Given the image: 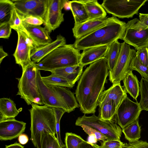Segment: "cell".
Here are the masks:
<instances>
[{
    "label": "cell",
    "instance_id": "1",
    "mask_svg": "<svg viewBox=\"0 0 148 148\" xmlns=\"http://www.w3.org/2000/svg\"><path fill=\"white\" fill-rule=\"evenodd\" d=\"M109 74L105 58L90 64L82 73L75 94L80 110L84 114H94L96 112L99 97Z\"/></svg>",
    "mask_w": 148,
    "mask_h": 148
},
{
    "label": "cell",
    "instance_id": "2",
    "mask_svg": "<svg viewBox=\"0 0 148 148\" xmlns=\"http://www.w3.org/2000/svg\"><path fill=\"white\" fill-rule=\"evenodd\" d=\"M127 27V23L116 17L106 25L92 33L76 39L73 44L79 51L96 47L110 46L121 39Z\"/></svg>",
    "mask_w": 148,
    "mask_h": 148
},
{
    "label": "cell",
    "instance_id": "3",
    "mask_svg": "<svg viewBox=\"0 0 148 148\" xmlns=\"http://www.w3.org/2000/svg\"><path fill=\"white\" fill-rule=\"evenodd\" d=\"M40 70L37 71V85L44 105L59 108L69 113L79 107L74 94L69 89L60 86L48 87L43 82Z\"/></svg>",
    "mask_w": 148,
    "mask_h": 148
},
{
    "label": "cell",
    "instance_id": "4",
    "mask_svg": "<svg viewBox=\"0 0 148 148\" xmlns=\"http://www.w3.org/2000/svg\"><path fill=\"white\" fill-rule=\"evenodd\" d=\"M29 110L30 115V140L36 148H41L40 139L42 133L46 131L55 135L56 120L52 108L45 105L31 104Z\"/></svg>",
    "mask_w": 148,
    "mask_h": 148
},
{
    "label": "cell",
    "instance_id": "5",
    "mask_svg": "<svg viewBox=\"0 0 148 148\" xmlns=\"http://www.w3.org/2000/svg\"><path fill=\"white\" fill-rule=\"evenodd\" d=\"M81 53L73 44L59 47L36 63L39 70L51 71L55 69L79 64Z\"/></svg>",
    "mask_w": 148,
    "mask_h": 148
},
{
    "label": "cell",
    "instance_id": "6",
    "mask_svg": "<svg viewBox=\"0 0 148 148\" xmlns=\"http://www.w3.org/2000/svg\"><path fill=\"white\" fill-rule=\"evenodd\" d=\"M38 69L36 63L32 62L22 71L18 81V90L16 95L20 96L28 105L32 103L44 105L40 95L37 85Z\"/></svg>",
    "mask_w": 148,
    "mask_h": 148
},
{
    "label": "cell",
    "instance_id": "7",
    "mask_svg": "<svg viewBox=\"0 0 148 148\" xmlns=\"http://www.w3.org/2000/svg\"><path fill=\"white\" fill-rule=\"evenodd\" d=\"M114 118L110 121L101 119L94 114L90 116L85 114L78 117L75 122L77 126L84 125L91 127L97 130L107 138V140H118L122 135V130L116 123Z\"/></svg>",
    "mask_w": 148,
    "mask_h": 148
},
{
    "label": "cell",
    "instance_id": "8",
    "mask_svg": "<svg viewBox=\"0 0 148 148\" xmlns=\"http://www.w3.org/2000/svg\"><path fill=\"white\" fill-rule=\"evenodd\" d=\"M148 0H104L101 5L106 12L120 18H132Z\"/></svg>",
    "mask_w": 148,
    "mask_h": 148
},
{
    "label": "cell",
    "instance_id": "9",
    "mask_svg": "<svg viewBox=\"0 0 148 148\" xmlns=\"http://www.w3.org/2000/svg\"><path fill=\"white\" fill-rule=\"evenodd\" d=\"M15 30L17 33L18 41L13 56L16 63L21 66L23 71L33 62L31 58V53L36 47L23 25Z\"/></svg>",
    "mask_w": 148,
    "mask_h": 148
},
{
    "label": "cell",
    "instance_id": "10",
    "mask_svg": "<svg viewBox=\"0 0 148 148\" xmlns=\"http://www.w3.org/2000/svg\"><path fill=\"white\" fill-rule=\"evenodd\" d=\"M136 50L125 42L121 43L119 54L112 73L109 74V80L112 84L120 82L129 71L132 58L136 55Z\"/></svg>",
    "mask_w": 148,
    "mask_h": 148
},
{
    "label": "cell",
    "instance_id": "11",
    "mask_svg": "<svg viewBox=\"0 0 148 148\" xmlns=\"http://www.w3.org/2000/svg\"><path fill=\"white\" fill-rule=\"evenodd\" d=\"M139 103L134 102L127 96L118 107L116 112L118 124L122 129L138 120L142 111Z\"/></svg>",
    "mask_w": 148,
    "mask_h": 148
},
{
    "label": "cell",
    "instance_id": "12",
    "mask_svg": "<svg viewBox=\"0 0 148 148\" xmlns=\"http://www.w3.org/2000/svg\"><path fill=\"white\" fill-rule=\"evenodd\" d=\"M69 1L65 0H47L44 18L45 27L49 33L58 28L64 21L62 10Z\"/></svg>",
    "mask_w": 148,
    "mask_h": 148
},
{
    "label": "cell",
    "instance_id": "13",
    "mask_svg": "<svg viewBox=\"0 0 148 148\" xmlns=\"http://www.w3.org/2000/svg\"><path fill=\"white\" fill-rule=\"evenodd\" d=\"M15 8L22 16H33L44 21L47 0H13Z\"/></svg>",
    "mask_w": 148,
    "mask_h": 148
},
{
    "label": "cell",
    "instance_id": "14",
    "mask_svg": "<svg viewBox=\"0 0 148 148\" xmlns=\"http://www.w3.org/2000/svg\"><path fill=\"white\" fill-rule=\"evenodd\" d=\"M26 125L25 123L15 118L0 121V140H11L18 137L25 131Z\"/></svg>",
    "mask_w": 148,
    "mask_h": 148
},
{
    "label": "cell",
    "instance_id": "15",
    "mask_svg": "<svg viewBox=\"0 0 148 148\" xmlns=\"http://www.w3.org/2000/svg\"><path fill=\"white\" fill-rule=\"evenodd\" d=\"M114 17L88 20L82 23L74 25L72 29L73 36L77 39L89 34L107 24Z\"/></svg>",
    "mask_w": 148,
    "mask_h": 148
},
{
    "label": "cell",
    "instance_id": "16",
    "mask_svg": "<svg viewBox=\"0 0 148 148\" xmlns=\"http://www.w3.org/2000/svg\"><path fill=\"white\" fill-rule=\"evenodd\" d=\"M137 50L148 48V28L138 31L130 28L127 23L125 32L121 38Z\"/></svg>",
    "mask_w": 148,
    "mask_h": 148
},
{
    "label": "cell",
    "instance_id": "17",
    "mask_svg": "<svg viewBox=\"0 0 148 148\" xmlns=\"http://www.w3.org/2000/svg\"><path fill=\"white\" fill-rule=\"evenodd\" d=\"M127 92L121 82L112 84L107 90L103 91L98 99L99 106L110 101L114 102L118 108L123 100L127 96Z\"/></svg>",
    "mask_w": 148,
    "mask_h": 148
},
{
    "label": "cell",
    "instance_id": "18",
    "mask_svg": "<svg viewBox=\"0 0 148 148\" xmlns=\"http://www.w3.org/2000/svg\"><path fill=\"white\" fill-rule=\"evenodd\" d=\"M23 25L36 47L43 46L52 42L49 33L45 27L23 22Z\"/></svg>",
    "mask_w": 148,
    "mask_h": 148
},
{
    "label": "cell",
    "instance_id": "19",
    "mask_svg": "<svg viewBox=\"0 0 148 148\" xmlns=\"http://www.w3.org/2000/svg\"><path fill=\"white\" fill-rule=\"evenodd\" d=\"M65 44L66 40L65 38L59 35L55 40L50 43L33 49L31 53V60L35 63H38L55 49Z\"/></svg>",
    "mask_w": 148,
    "mask_h": 148
},
{
    "label": "cell",
    "instance_id": "20",
    "mask_svg": "<svg viewBox=\"0 0 148 148\" xmlns=\"http://www.w3.org/2000/svg\"><path fill=\"white\" fill-rule=\"evenodd\" d=\"M108 47V46H104L84 50L81 53L79 64L84 66L105 58Z\"/></svg>",
    "mask_w": 148,
    "mask_h": 148
},
{
    "label": "cell",
    "instance_id": "21",
    "mask_svg": "<svg viewBox=\"0 0 148 148\" xmlns=\"http://www.w3.org/2000/svg\"><path fill=\"white\" fill-rule=\"evenodd\" d=\"M83 67L80 64L56 69L51 72L52 74L65 78L74 85L76 82L79 79L82 73Z\"/></svg>",
    "mask_w": 148,
    "mask_h": 148
},
{
    "label": "cell",
    "instance_id": "22",
    "mask_svg": "<svg viewBox=\"0 0 148 148\" xmlns=\"http://www.w3.org/2000/svg\"><path fill=\"white\" fill-rule=\"evenodd\" d=\"M22 110L21 108L17 109L14 102L10 99H0V121L15 118Z\"/></svg>",
    "mask_w": 148,
    "mask_h": 148
},
{
    "label": "cell",
    "instance_id": "23",
    "mask_svg": "<svg viewBox=\"0 0 148 148\" xmlns=\"http://www.w3.org/2000/svg\"><path fill=\"white\" fill-rule=\"evenodd\" d=\"M84 4L87 12L89 20L104 18L106 12L101 5L96 0H79Z\"/></svg>",
    "mask_w": 148,
    "mask_h": 148
},
{
    "label": "cell",
    "instance_id": "24",
    "mask_svg": "<svg viewBox=\"0 0 148 148\" xmlns=\"http://www.w3.org/2000/svg\"><path fill=\"white\" fill-rule=\"evenodd\" d=\"M123 82L127 92L137 101L140 92V86L137 76L133 74L132 71H130L125 75Z\"/></svg>",
    "mask_w": 148,
    "mask_h": 148
},
{
    "label": "cell",
    "instance_id": "25",
    "mask_svg": "<svg viewBox=\"0 0 148 148\" xmlns=\"http://www.w3.org/2000/svg\"><path fill=\"white\" fill-rule=\"evenodd\" d=\"M69 6L74 18V25L82 23L89 20L84 3L79 0H73L69 1Z\"/></svg>",
    "mask_w": 148,
    "mask_h": 148
},
{
    "label": "cell",
    "instance_id": "26",
    "mask_svg": "<svg viewBox=\"0 0 148 148\" xmlns=\"http://www.w3.org/2000/svg\"><path fill=\"white\" fill-rule=\"evenodd\" d=\"M121 43L117 40L109 46L105 58L109 71V74L113 71L118 58Z\"/></svg>",
    "mask_w": 148,
    "mask_h": 148
},
{
    "label": "cell",
    "instance_id": "27",
    "mask_svg": "<svg viewBox=\"0 0 148 148\" xmlns=\"http://www.w3.org/2000/svg\"><path fill=\"white\" fill-rule=\"evenodd\" d=\"M42 80L44 84L48 87L60 86L72 88L74 86L67 79L60 76L51 74L45 77H42Z\"/></svg>",
    "mask_w": 148,
    "mask_h": 148
},
{
    "label": "cell",
    "instance_id": "28",
    "mask_svg": "<svg viewBox=\"0 0 148 148\" xmlns=\"http://www.w3.org/2000/svg\"><path fill=\"white\" fill-rule=\"evenodd\" d=\"M141 131L138 120L122 129L125 139L130 143L138 141L141 137Z\"/></svg>",
    "mask_w": 148,
    "mask_h": 148
},
{
    "label": "cell",
    "instance_id": "29",
    "mask_svg": "<svg viewBox=\"0 0 148 148\" xmlns=\"http://www.w3.org/2000/svg\"><path fill=\"white\" fill-rule=\"evenodd\" d=\"M117 107L113 101H110L99 106V117L101 119L110 121L116 116Z\"/></svg>",
    "mask_w": 148,
    "mask_h": 148
},
{
    "label": "cell",
    "instance_id": "30",
    "mask_svg": "<svg viewBox=\"0 0 148 148\" xmlns=\"http://www.w3.org/2000/svg\"><path fill=\"white\" fill-rule=\"evenodd\" d=\"M14 7L11 0H0V25L9 22Z\"/></svg>",
    "mask_w": 148,
    "mask_h": 148
},
{
    "label": "cell",
    "instance_id": "31",
    "mask_svg": "<svg viewBox=\"0 0 148 148\" xmlns=\"http://www.w3.org/2000/svg\"><path fill=\"white\" fill-rule=\"evenodd\" d=\"M41 148H61L55 135L45 131L40 139Z\"/></svg>",
    "mask_w": 148,
    "mask_h": 148
},
{
    "label": "cell",
    "instance_id": "32",
    "mask_svg": "<svg viewBox=\"0 0 148 148\" xmlns=\"http://www.w3.org/2000/svg\"><path fill=\"white\" fill-rule=\"evenodd\" d=\"M139 20L135 18L128 22L130 27L138 31L148 28V14L139 13Z\"/></svg>",
    "mask_w": 148,
    "mask_h": 148
},
{
    "label": "cell",
    "instance_id": "33",
    "mask_svg": "<svg viewBox=\"0 0 148 148\" xmlns=\"http://www.w3.org/2000/svg\"><path fill=\"white\" fill-rule=\"evenodd\" d=\"M141 98L139 103L142 110L148 111V79L142 77L140 82Z\"/></svg>",
    "mask_w": 148,
    "mask_h": 148
},
{
    "label": "cell",
    "instance_id": "34",
    "mask_svg": "<svg viewBox=\"0 0 148 148\" xmlns=\"http://www.w3.org/2000/svg\"><path fill=\"white\" fill-rule=\"evenodd\" d=\"M133 70L137 71L142 77L148 79V67L145 66L142 64L136 53L132 59L130 65L129 71Z\"/></svg>",
    "mask_w": 148,
    "mask_h": 148
},
{
    "label": "cell",
    "instance_id": "35",
    "mask_svg": "<svg viewBox=\"0 0 148 148\" xmlns=\"http://www.w3.org/2000/svg\"><path fill=\"white\" fill-rule=\"evenodd\" d=\"M84 140L80 136L72 133L65 134L64 142L66 148H79Z\"/></svg>",
    "mask_w": 148,
    "mask_h": 148
},
{
    "label": "cell",
    "instance_id": "36",
    "mask_svg": "<svg viewBox=\"0 0 148 148\" xmlns=\"http://www.w3.org/2000/svg\"><path fill=\"white\" fill-rule=\"evenodd\" d=\"M55 114L56 120V134L57 138L58 140L61 148L65 147L61 140L60 134V120L64 114L66 112L62 109L59 108H52Z\"/></svg>",
    "mask_w": 148,
    "mask_h": 148
},
{
    "label": "cell",
    "instance_id": "37",
    "mask_svg": "<svg viewBox=\"0 0 148 148\" xmlns=\"http://www.w3.org/2000/svg\"><path fill=\"white\" fill-rule=\"evenodd\" d=\"M84 131L90 136H93L96 141H103L107 140V138L95 129L86 125L80 126Z\"/></svg>",
    "mask_w": 148,
    "mask_h": 148
},
{
    "label": "cell",
    "instance_id": "38",
    "mask_svg": "<svg viewBox=\"0 0 148 148\" xmlns=\"http://www.w3.org/2000/svg\"><path fill=\"white\" fill-rule=\"evenodd\" d=\"M9 23L11 28L14 30L23 25L22 17L17 12L15 7L12 10Z\"/></svg>",
    "mask_w": 148,
    "mask_h": 148
},
{
    "label": "cell",
    "instance_id": "39",
    "mask_svg": "<svg viewBox=\"0 0 148 148\" xmlns=\"http://www.w3.org/2000/svg\"><path fill=\"white\" fill-rule=\"evenodd\" d=\"M99 148H122L125 143L120 140H106L101 142Z\"/></svg>",
    "mask_w": 148,
    "mask_h": 148
},
{
    "label": "cell",
    "instance_id": "40",
    "mask_svg": "<svg viewBox=\"0 0 148 148\" xmlns=\"http://www.w3.org/2000/svg\"><path fill=\"white\" fill-rule=\"evenodd\" d=\"M23 22L34 25L40 26L44 23V21L40 18L33 16H21Z\"/></svg>",
    "mask_w": 148,
    "mask_h": 148
},
{
    "label": "cell",
    "instance_id": "41",
    "mask_svg": "<svg viewBox=\"0 0 148 148\" xmlns=\"http://www.w3.org/2000/svg\"><path fill=\"white\" fill-rule=\"evenodd\" d=\"M136 53L142 64L145 66L148 67V48L138 50Z\"/></svg>",
    "mask_w": 148,
    "mask_h": 148
},
{
    "label": "cell",
    "instance_id": "42",
    "mask_svg": "<svg viewBox=\"0 0 148 148\" xmlns=\"http://www.w3.org/2000/svg\"><path fill=\"white\" fill-rule=\"evenodd\" d=\"M12 29L10 23L0 25V38L8 39L10 37Z\"/></svg>",
    "mask_w": 148,
    "mask_h": 148
},
{
    "label": "cell",
    "instance_id": "43",
    "mask_svg": "<svg viewBox=\"0 0 148 148\" xmlns=\"http://www.w3.org/2000/svg\"><path fill=\"white\" fill-rule=\"evenodd\" d=\"M122 148H148V143L138 140L134 142L126 143Z\"/></svg>",
    "mask_w": 148,
    "mask_h": 148
},
{
    "label": "cell",
    "instance_id": "44",
    "mask_svg": "<svg viewBox=\"0 0 148 148\" xmlns=\"http://www.w3.org/2000/svg\"><path fill=\"white\" fill-rule=\"evenodd\" d=\"M79 148H99V145L84 140L80 145Z\"/></svg>",
    "mask_w": 148,
    "mask_h": 148
},
{
    "label": "cell",
    "instance_id": "45",
    "mask_svg": "<svg viewBox=\"0 0 148 148\" xmlns=\"http://www.w3.org/2000/svg\"><path fill=\"white\" fill-rule=\"evenodd\" d=\"M18 141L21 145H25L27 143L29 140L28 136L25 134H22L18 137Z\"/></svg>",
    "mask_w": 148,
    "mask_h": 148
},
{
    "label": "cell",
    "instance_id": "46",
    "mask_svg": "<svg viewBox=\"0 0 148 148\" xmlns=\"http://www.w3.org/2000/svg\"><path fill=\"white\" fill-rule=\"evenodd\" d=\"M8 56L7 53L5 52L1 46L0 47V64H1L3 59Z\"/></svg>",
    "mask_w": 148,
    "mask_h": 148
},
{
    "label": "cell",
    "instance_id": "47",
    "mask_svg": "<svg viewBox=\"0 0 148 148\" xmlns=\"http://www.w3.org/2000/svg\"><path fill=\"white\" fill-rule=\"evenodd\" d=\"M5 148H24V147L17 142L8 145H5Z\"/></svg>",
    "mask_w": 148,
    "mask_h": 148
}]
</instances>
